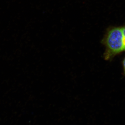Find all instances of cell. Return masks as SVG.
Wrapping results in <instances>:
<instances>
[{
    "instance_id": "cell-1",
    "label": "cell",
    "mask_w": 125,
    "mask_h": 125,
    "mask_svg": "<svg viewBox=\"0 0 125 125\" xmlns=\"http://www.w3.org/2000/svg\"><path fill=\"white\" fill-rule=\"evenodd\" d=\"M101 42L105 47L103 56L105 60H111L116 56L125 52L121 27L108 29Z\"/></svg>"
},
{
    "instance_id": "cell-2",
    "label": "cell",
    "mask_w": 125,
    "mask_h": 125,
    "mask_svg": "<svg viewBox=\"0 0 125 125\" xmlns=\"http://www.w3.org/2000/svg\"><path fill=\"white\" fill-rule=\"evenodd\" d=\"M122 29V32H123V42H124V47L125 51V25L121 27Z\"/></svg>"
},
{
    "instance_id": "cell-3",
    "label": "cell",
    "mask_w": 125,
    "mask_h": 125,
    "mask_svg": "<svg viewBox=\"0 0 125 125\" xmlns=\"http://www.w3.org/2000/svg\"><path fill=\"white\" fill-rule=\"evenodd\" d=\"M122 67H123V73L125 75V56L122 60Z\"/></svg>"
}]
</instances>
